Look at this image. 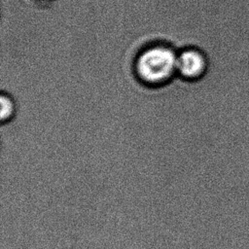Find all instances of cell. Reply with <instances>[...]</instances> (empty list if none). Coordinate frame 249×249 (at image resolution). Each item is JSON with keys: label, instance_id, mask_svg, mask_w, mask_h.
<instances>
[{"label": "cell", "instance_id": "6da1fadb", "mask_svg": "<svg viewBox=\"0 0 249 249\" xmlns=\"http://www.w3.org/2000/svg\"><path fill=\"white\" fill-rule=\"evenodd\" d=\"M178 53L164 44H153L142 49L133 61L134 76L148 86H160L177 73Z\"/></svg>", "mask_w": 249, "mask_h": 249}, {"label": "cell", "instance_id": "7a4b0ae2", "mask_svg": "<svg viewBox=\"0 0 249 249\" xmlns=\"http://www.w3.org/2000/svg\"><path fill=\"white\" fill-rule=\"evenodd\" d=\"M208 69L206 55L198 49L186 48L180 51L177 58V74L187 81L202 78Z\"/></svg>", "mask_w": 249, "mask_h": 249}, {"label": "cell", "instance_id": "3957f363", "mask_svg": "<svg viewBox=\"0 0 249 249\" xmlns=\"http://www.w3.org/2000/svg\"><path fill=\"white\" fill-rule=\"evenodd\" d=\"M0 102H1V122L3 124L13 119V117L17 112V107H16L17 104L13 99V97L5 92H2Z\"/></svg>", "mask_w": 249, "mask_h": 249}]
</instances>
